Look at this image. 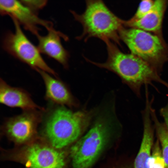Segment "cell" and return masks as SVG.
Listing matches in <instances>:
<instances>
[{"label": "cell", "mask_w": 168, "mask_h": 168, "mask_svg": "<svg viewBox=\"0 0 168 168\" xmlns=\"http://www.w3.org/2000/svg\"><path fill=\"white\" fill-rule=\"evenodd\" d=\"M119 35L131 54L147 63L160 74L164 63L168 61V47L163 38L141 30L124 26Z\"/></svg>", "instance_id": "4"}, {"label": "cell", "mask_w": 168, "mask_h": 168, "mask_svg": "<svg viewBox=\"0 0 168 168\" xmlns=\"http://www.w3.org/2000/svg\"><path fill=\"white\" fill-rule=\"evenodd\" d=\"M23 4L29 8L34 13L42 9L46 4L47 0H21Z\"/></svg>", "instance_id": "18"}, {"label": "cell", "mask_w": 168, "mask_h": 168, "mask_svg": "<svg viewBox=\"0 0 168 168\" xmlns=\"http://www.w3.org/2000/svg\"><path fill=\"white\" fill-rule=\"evenodd\" d=\"M71 12L83 27V32L77 37L78 40L85 41L96 37L103 41L111 40L120 44L119 32L124 26L123 20L114 14L102 1L86 0L85 10L81 14Z\"/></svg>", "instance_id": "3"}, {"label": "cell", "mask_w": 168, "mask_h": 168, "mask_svg": "<svg viewBox=\"0 0 168 168\" xmlns=\"http://www.w3.org/2000/svg\"><path fill=\"white\" fill-rule=\"evenodd\" d=\"M28 168H64V153L54 147L35 144L27 147L23 154Z\"/></svg>", "instance_id": "7"}, {"label": "cell", "mask_w": 168, "mask_h": 168, "mask_svg": "<svg viewBox=\"0 0 168 168\" xmlns=\"http://www.w3.org/2000/svg\"><path fill=\"white\" fill-rule=\"evenodd\" d=\"M161 116L164 119V123L168 132V103L165 107L162 108L160 110Z\"/></svg>", "instance_id": "19"}, {"label": "cell", "mask_w": 168, "mask_h": 168, "mask_svg": "<svg viewBox=\"0 0 168 168\" xmlns=\"http://www.w3.org/2000/svg\"><path fill=\"white\" fill-rule=\"evenodd\" d=\"M43 111H24L20 114L8 119L4 124V129L16 142H25L35 133L37 125L43 117Z\"/></svg>", "instance_id": "8"}, {"label": "cell", "mask_w": 168, "mask_h": 168, "mask_svg": "<svg viewBox=\"0 0 168 168\" xmlns=\"http://www.w3.org/2000/svg\"><path fill=\"white\" fill-rule=\"evenodd\" d=\"M1 13L8 15L16 19L25 28L37 36L39 28L37 25L45 27L47 30L53 27L50 21L41 19L35 13L23 4L16 0H0Z\"/></svg>", "instance_id": "9"}, {"label": "cell", "mask_w": 168, "mask_h": 168, "mask_svg": "<svg viewBox=\"0 0 168 168\" xmlns=\"http://www.w3.org/2000/svg\"><path fill=\"white\" fill-rule=\"evenodd\" d=\"M45 36L38 35V48L40 53L44 54L57 61L65 68L68 67L69 54L62 45L61 37L65 40L68 38L62 33L54 30L52 27L48 30Z\"/></svg>", "instance_id": "12"}, {"label": "cell", "mask_w": 168, "mask_h": 168, "mask_svg": "<svg viewBox=\"0 0 168 168\" xmlns=\"http://www.w3.org/2000/svg\"><path fill=\"white\" fill-rule=\"evenodd\" d=\"M36 70L40 73L45 86V98L58 105H65L70 107L77 104L65 84L57 78H54L49 73L39 69Z\"/></svg>", "instance_id": "14"}, {"label": "cell", "mask_w": 168, "mask_h": 168, "mask_svg": "<svg viewBox=\"0 0 168 168\" xmlns=\"http://www.w3.org/2000/svg\"><path fill=\"white\" fill-rule=\"evenodd\" d=\"M103 41L107 51L106 61L98 63L86 58L88 61L116 74L138 97L141 96L142 85L149 84L156 88L152 83L153 82L162 84L168 88V83L161 79L156 70L147 63L131 53H123L110 40Z\"/></svg>", "instance_id": "1"}, {"label": "cell", "mask_w": 168, "mask_h": 168, "mask_svg": "<svg viewBox=\"0 0 168 168\" xmlns=\"http://www.w3.org/2000/svg\"><path fill=\"white\" fill-rule=\"evenodd\" d=\"M0 102L7 106L19 108L25 110H39L43 108L35 104L25 90L8 85L1 78L0 81Z\"/></svg>", "instance_id": "13"}, {"label": "cell", "mask_w": 168, "mask_h": 168, "mask_svg": "<svg viewBox=\"0 0 168 168\" xmlns=\"http://www.w3.org/2000/svg\"><path fill=\"white\" fill-rule=\"evenodd\" d=\"M168 5V1L155 0L151 10L141 19L133 21L123 20L124 27L141 30L163 38L162 34L163 19Z\"/></svg>", "instance_id": "10"}, {"label": "cell", "mask_w": 168, "mask_h": 168, "mask_svg": "<svg viewBox=\"0 0 168 168\" xmlns=\"http://www.w3.org/2000/svg\"><path fill=\"white\" fill-rule=\"evenodd\" d=\"M146 101L145 108L142 112L143 136L139 151L134 161V168H148V163L154 144V129L150 113L153 102L149 99L146 100Z\"/></svg>", "instance_id": "11"}, {"label": "cell", "mask_w": 168, "mask_h": 168, "mask_svg": "<svg viewBox=\"0 0 168 168\" xmlns=\"http://www.w3.org/2000/svg\"><path fill=\"white\" fill-rule=\"evenodd\" d=\"M11 18L13 21L15 31L14 33L8 32L5 35L3 41L4 49L34 69L42 70L57 78L56 73L44 61L38 48L25 35L18 21L15 18Z\"/></svg>", "instance_id": "6"}, {"label": "cell", "mask_w": 168, "mask_h": 168, "mask_svg": "<svg viewBox=\"0 0 168 168\" xmlns=\"http://www.w3.org/2000/svg\"><path fill=\"white\" fill-rule=\"evenodd\" d=\"M111 127L110 121L101 118L71 147L72 168H91L109 140Z\"/></svg>", "instance_id": "5"}, {"label": "cell", "mask_w": 168, "mask_h": 168, "mask_svg": "<svg viewBox=\"0 0 168 168\" xmlns=\"http://www.w3.org/2000/svg\"><path fill=\"white\" fill-rule=\"evenodd\" d=\"M148 168H166L161 145L158 138L152 147Z\"/></svg>", "instance_id": "16"}, {"label": "cell", "mask_w": 168, "mask_h": 168, "mask_svg": "<svg viewBox=\"0 0 168 168\" xmlns=\"http://www.w3.org/2000/svg\"><path fill=\"white\" fill-rule=\"evenodd\" d=\"M155 0H143L140 2L134 16L129 20L130 21L139 20L145 16L152 7Z\"/></svg>", "instance_id": "17"}, {"label": "cell", "mask_w": 168, "mask_h": 168, "mask_svg": "<svg viewBox=\"0 0 168 168\" xmlns=\"http://www.w3.org/2000/svg\"><path fill=\"white\" fill-rule=\"evenodd\" d=\"M92 111L73 112L64 106L51 109L45 117L44 131L53 147L59 149L76 141L88 125Z\"/></svg>", "instance_id": "2"}, {"label": "cell", "mask_w": 168, "mask_h": 168, "mask_svg": "<svg viewBox=\"0 0 168 168\" xmlns=\"http://www.w3.org/2000/svg\"><path fill=\"white\" fill-rule=\"evenodd\" d=\"M150 113L157 138L161 145L165 167L168 168V132L164 123L159 120L155 110L152 107L151 109Z\"/></svg>", "instance_id": "15"}]
</instances>
